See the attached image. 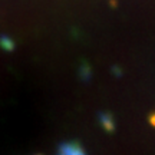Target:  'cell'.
Returning <instances> with one entry per match:
<instances>
[{"label":"cell","instance_id":"6da1fadb","mask_svg":"<svg viewBox=\"0 0 155 155\" xmlns=\"http://www.w3.org/2000/svg\"><path fill=\"white\" fill-rule=\"evenodd\" d=\"M56 155H86V152L79 142L71 141V142H62L58 148Z\"/></svg>","mask_w":155,"mask_h":155},{"label":"cell","instance_id":"7a4b0ae2","mask_svg":"<svg viewBox=\"0 0 155 155\" xmlns=\"http://www.w3.org/2000/svg\"><path fill=\"white\" fill-rule=\"evenodd\" d=\"M101 127L105 129L106 132H114L115 131V121H114V116L108 112H101L98 115Z\"/></svg>","mask_w":155,"mask_h":155},{"label":"cell","instance_id":"3957f363","mask_svg":"<svg viewBox=\"0 0 155 155\" xmlns=\"http://www.w3.org/2000/svg\"><path fill=\"white\" fill-rule=\"evenodd\" d=\"M0 46L2 49H5L6 52H10L15 49V42L10 38H6V36H0Z\"/></svg>","mask_w":155,"mask_h":155},{"label":"cell","instance_id":"277c9868","mask_svg":"<svg viewBox=\"0 0 155 155\" xmlns=\"http://www.w3.org/2000/svg\"><path fill=\"white\" fill-rule=\"evenodd\" d=\"M92 72H91V68H89L88 63H83L82 68H81V76H82L83 81H89V78H91Z\"/></svg>","mask_w":155,"mask_h":155},{"label":"cell","instance_id":"5b68a950","mask_svg":"<svg viewBox=\"0 0 155 155\" xmlns=\"http://www.w3.org/2000/svg\"><path fill=\"white\" fill-rule=\"evenodd\" d=\"M150 121H151V124H152V125H155V114H152V115L150 116Z\"/></svg>","mask_w":155,"mask_h":155}]
</instances>
